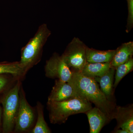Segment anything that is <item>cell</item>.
<instances>
[{
	"mask_svg": "<svg viewBox=\"0 0 133 133\" xmlns=\"http://www.w3.org/2000/svg\"><path fill=\"white\" fill-rule=\"evenodd\" d=\"M1 102H0V129L1 127H2V109L1 106Z\"/></svg>",
	"mask_w": 133,
	"mask_h": 133,
	"instance_id": "obj_21",
	"label": "cell"
},
{
	"mask_svg": "<svg viewBox=\"0 0 133 133\" xmlns=\"http://www.w3.org/2000/svg\"><path fill=\"white\" fill-rule=\"evenodd\" d=\"M51 35V31L47 24L43 23L27 44L22 48L19 62L26 71L41 61L44 46Z\"/></svg>",
	"mask_w": 133,
	"mask_h": 133,
	"instance_id": "obj_3",
	"label": "cell"
},
{
	"mask_svg": "<svg viewBox=\"0 0 133 133\" xmlns=\"http://www.w3.org/2000/svg\"><path fill=\"white\" fill-rule=\"evenodd\" d=\"M128 7V17L126 31L129 32L133 26V0H127Z\"/></svg>",
	"mask_w": 133,
	"mask_h": 133,
	"instance_id": "obj_18",
	"label": "cell"
},
{
	"mask_svg": "<svg viewBox=\"0 0 133 133\" xmlns=\"http://www.w3.org/2000/svg\"><path fill=\"white\" fill-rule=\"evenodd\" d=\"M111 67L109 63H90L87 62L80 72L84 76L95 78L104 75Z\"/></svg>",
	"mask_w": 133,
	"mask_h": 133,
	"instance_id": "obj_14",
	"label": "cell"
},
{
	"mask_svg": "<svg viewBox=\"0 0 133 133\" xmlns=\"http://www.w3.org/2000/svg\"><path fill=\"white\" fill-rule=\"evenodd\" d=\"M47 109L51 124L65 123L71 115L85 114L92 108V103L82 96L60 101L47 102Z\"/></svg>",
	"mask_w": 133,
	"mask_h": 133,
	"instance_id": "obj_2",
	"label": "cell"
},
{
	"mask_svg": "<svg viewBox=\"0 0 133 133\" xmlns=\"http://www.w3.org/2000/svg\"><path fill=\"white\" fill-rule=\"evenodd\" d=\"M8 74H2L0 75V94L4 92L7 90L8 87L11 82L10 77L7 75Z\"/></svg>",
	"mask_w": 133,
	"mask_h": 133,
	"instance_id": "obj_19",
	"label": "cell"
},
{
	"mask_svg": "<svg viewBox=\"0 0 133 133\" xmlns=\"http://www.w3.org/2000/svg\"><path fill=\"white\" fill-rule=\"evenodd\" d=\"M22 85L21 79L11 88L4 92L0 102L2 105V131L4 133L14 132L15 122L19 109V91Z\"/></svg>",
	"mask_w": 133,
	"mask_h": 133,
	"instance_id": "obj_4",
	"label": "cell"
},
{
	"mask_svg": "<svg viewBox=\"0 0 133 133\" xmlns=\"http://www.w3.org/2000/svg\"><path fill=\"white\" fill-rule=\"evenodd\" d=\"M35 112L26 99L22 85L19 91V105L14 132H30L35 124Z\"/></svg>",
	"mask_w": 133,
	"mask_h": 133,
	"instance_id": "obj_5",
	"label": "cell"
},
{
	"mask_svg": "<svg viewBox=\"0 0 133 133\" xmlns=\"http://www.w3.org/2000/svg\"><path fill=\"white\" fill-rule=\"evenodd\" d=\"M133 69V59L131 58L125 63L119 65L115 68V81L113 88H115L122 79Z\"/></svg>",
	"mask_w": 133,
	"mask_h": 133,
	"instance_id": "obj_17",
	"label": "cell"
},
{
	"mask_svg": "<svg viewBox=\"0 0 133 133\" xmlns=\"http://www.w3.org/2000/svg\"><path fill=\"white\" fill-rule=\"evenodd\" d=\"M87 48L82 41L76 37L67 45L62 56L72 71H82L87 63Z\"/></svg>",
	"mask_w": 133,
	"mask_h": 133,
	"instance_id": "obj_6",
	"label": "cell"
},
{
	"mask_svg": "<svg viewBox=\"0 0 133 133\" xmlns=\"http://www.w3.org/2000/svg\"><path fill=\"white\" fill-rule=\"evenodd\" d=\"M115 69L111 67L105 74L95 78V81L99 83V88L108 100L114 102L113 99V84Z\"/></svg>",
	"mask_w": 133,
	"mask_h": 133,
	"instance_id": "obj_11",
	"label": "cell"
},
{
	"mask_svg": "<svg viewBox=\"0 0 133 133\" xmlns=\"http://www.w3.org/2000/svg\"><path fill=\"white\" fill-rule=\"evenodd\" d=\"M115 52V50H99L89 48L86 50L87 62L90 63H110Z\"/></svg>",
	"mask_w": 133,
	"mask_h": 133,
	"instance_id": "obj_13",
	"label": "cell"
},
{
	"mask_svg": "<svg viewBox=\"0 0 133 133\" xmlns=\"http://www.w3.org/2000/svg\"><path fill=\"white\" fill-rule=\"evenodd\" d=\"M27 72L19 61L0 62V75L8 74L17 79H21Z\"/></svg>",
	"mask_w": 133,
	"mask_h": 133,
	"instance_id": "obj_15",
	"label": "cell"
},
{
	"mask_svg": "<svg viewBox=\"0 0 133 133\" xmlns=\"http://www.w3.org/2000/svg\"><path fill=\"white\" fill-rule=\"evenodd\" d=\"M114 119L117 121L115 129L121 128L128 133H133V106L127 107L116 106Z\"/></svg>",
	"mask_w": 133,
	"mask_h": 133,
	"instance_id": "obj_9",
	"label": "cell"
},
{
	"mask_svg": "<svg viewBox=\"0 0 133 133\" xmlns=\"http://www.w3.org/2000/svg\"><path fill=\"white\" fill-rule=\"evenodd\" d=\"M80 96L69 82L56 79L48 101H63Z\"/></svg>",
	"mask_w": 133,
	"mask_h": 133,
	"instance_id": "obj_8",
	"label": "cell"
},
{
	"mask_svg": "<svg viewBox=\"0 0 133 133\" xmlns=\"http://www.w3.org/2000/svg\"><path fill=\"white\" fill-rule=\"evenodd\" d=\"M72 72L71 78L68 82L79 95L94 104L111 120L114 119L116 105L108 99L101 90L97 82L94 78L84 76L80 72Z\"/></svg>",
	"mask_w": 133,
	"mask_h": 133,
	"instance_id": "obj_1",
	"label": "cell"
},
{
	"mask_svg": "<svg viewBox=\"0 0 133 133\" xmlns=\"http://www.w3.org/2000/svg\"><path fill=\"white\" fill-rule=\"evenodd\" d=\"M90 127V133H99L106 125L111 121L107 115L98 108H92L86 112Z\"/></svg>",
	"mask_w": 133,
	"mask_h": 133,
	"instance_id": "obj_10",
	"label": "cell"
},
{
	"mask_svg": "<svg viewBox=\"0 0 133 133\" xmlns=\"http://www.w3.org/2000/svg\"><path fill=\"white\" fill-rule=\"evenodd\" d=\"M112 132L115 133H128L127 131L121 128L115 129L114 131Z\"/></svg>",
	"mask_w": 133,
	"mask_h": 133,
	"instance_id": "obj_20",
	"label": "cell"
},
{
	"mask_svg": "<svg viewBox=\"0 0 133 133\" xmlns=\"http://www.w3.org/2000/svg\"><path fill=\"white\" fill-rule=\"evenodd\" d=\"M133 55V42L124 43L115 50L114 56L110 63L111 66L115 69L132 57Z\"/></svg>",
	"mask_w": 133,
	"mask_h": 133,
	"instance_id": "obj_12",
	"label": "cell"
},
{
	"mask_svg": "<svg viewBox=\"0 0 133 133\" xmlns=\"http://www.w3.org/2000/svg\"><path fill=\"white\" fill-rule=\"evenodd\" d=\"M37 114V121L31 133H50L51 131L46 123L44 116L43 107L40 102H37L36 106Z\"/></svg>",
	"mask_w": 133,
	"mask_h": 133,
	"instance_id": "obj_16",
	"label": "cell"
},
{
	"mask_svg": "<svg viewBox=\"0 0 133 133\" xmlns=\"http://www.w3.org/2000/svg\"><path fill=\"white\" fill-rule=\"evenodd\" d=\"M44 71L45 76L47 77L66 82L70 81L72 74V71L62 56L57 53H54L46 61Z\"/></svg>",
	"mask_w": 133,
	"mask_h": 133,
	"instance_id": "obj_7",
	"label": "cell"
}]
</instances>
